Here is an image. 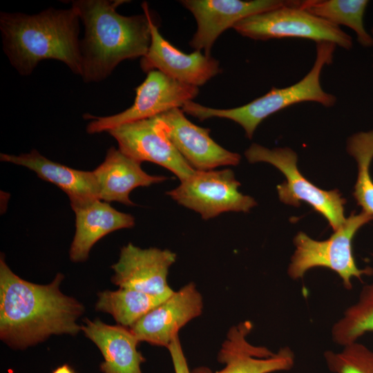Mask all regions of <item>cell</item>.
<instances>
[{
	"mask_svg": "<svg viewBox=\"0 0 373 373\" xmlns=\"http://www.w3.org/2000/svg\"><path fill=\"white\" fill-rule=\"evenodd\" d=\"M0 160L25 166L59 187L67 194L73 211L99 200L93 171L77 170L51 161L36 149L19 155L1 153Z\"/></svg>",
	"mask_w": 373,
	"mask_h": 373,
	"instance_id": "17",
	"label": "cell"
},
{
	"mask_svg": "<svg viewBox=\"0 0 373 373\" xmlns=\"http://www.w3.org/2000/svg\"><path fill=\"white\" fill-rule=\"evenodd\" d=\"M79 19L73 7L50 8L35 15L1 12L3 50L21 75H30L41 61L55 59L81 76Z\"/></svg>",
	"mask_w": 373,
	"mask_h": 373,
	"instance_id": "3",
	"label": "cell"
},
{
	"mask_svg": "<svg viewBox=\"0 0 373 373\" xmlns=\"http://www.w3.org/2000/svg\"><path fill=\"white\" fill-rule=\"evenodd\" d=\"M107 133L115 138L124 153L141 162L160 165L180 182L195 171L160 128L154 117L120 125Z\"/></svg>",
	"mask_w": 373,
	"mask_h": 373,
	"instance_id": "12",
	"label": "cell"
},
{
	"mask_svg": "<svg viewBox=\"0 0 373 373\" xmlns=\"http://www.w3.org/2000/svg\"><path fill=\"white\" fill-rule=\"evenodd\" d=\"M171 295H152L127 288L106 290L97 294L95 309L111 314L118 325L130 328Z\"/></svg>",
	"mask_w": 373,
	"mask_h": 373,
	"instance_id": "21",
	"label": "cell"
},
{
	"mask_svg": "<svg viewBox=\"0 0 373 373\" xmlns=\"http://www.w3.org/2000/svg\"><path fill=\"white\" fill-rule=\"evenodd\" d=\"M74 8L83 22L80 41L83 80L98 82L107 78L122 61L144 57L151 44L147 3L144 13L124 16L117 8L124 0H76Z\"/></svg>",
	"mask_w": 373,
	"mask_h": 373,
	"instance_id": "2",
	"label": "cell"
},
{
	"mask_svg": "<svg viewBox=\"0 0 373 373\" xmlns=\"http://www.w3.org/2000/svg\"><path fill=\"white\" fill-rule=\"evenodd\" d=\"M175 373H191L189 368L179 336L173 338L168 347Z\"/></svg>",
	"mask_w": 373,
	"mask_h": 373,
	"instance_id": "26",
	"label": "cell"
},
{
	"mask_svg": "<svg viewBox=\"0 0 373 373\" xmlns=\"http://www.w3.org/2000/svg\"><path fill=\"white\" fill-rule=\"evenodd\" d=\"M245 155L250 163L267 162L284 174L286 181L277 186L282 202L298 207L301 201L305 202L327 220L334 231L345 222V199L338 190H322L306 179L299 171L297 155L291 149H269L258 144H252Z\"/></svg>",
	"mask_w": 373,
	"mask_h": 373,
	"instance_id": "7",
	"label": "cell"
},
{
	"mask_svg": "<svg viewBox=\"0 0 373 373\" xmlns=\"http://www.w3.org/2000/svg\"><path fill=\"white\" fill-rule=\"evenodd\" d=\"M372 34H373V28H372Z\"/></svg>",
	"mask_w": 373,
	"mask_h": 373,
	"instance_id": "28",
	"label": "cell"
},
{
	"mask_svg": "<svg viewBox=\"0 0 373 373\" xmlns=\"http://www.w3.org/2000/svg\"><path fill=\"white\" fill-rule=\"evenodd\" d=\"M162 132L195 171H210L222 166H236L240 155L217 144L209 128L189 121L184 111L176 108L154 117Z\"/></svg>",
	"mask_w": 373,
	"mask_h": 373,
	"instance_id": "10",
	"label": "cell"
},
{
	"mask_svg": "<svg viewBox=\"0 0 373 373\" xmlns=\"http://www.w3.org/2000/svg\"><path fill=\"white\" fill-rule=\"evenodd\" d=\"M74 212L75 232L69 257L75 262L86 260L93 246L107 234L135 225L132 215L120 212L101 200L77 209Z\"/></svg>",
	"mask_w": 373,
	"mask_h": 373,
	"instance_id": "20",
	"label": "cell"
},
{
	"mask_svg": "<svg viewBox=\"0 0 373 373\" xmlns=\"http://www.w3.org/2000/svg\"><path fill=\"white\" fill-rule=\"evenodd\" d=\"M135 92L133 105L121 113L105 117L84 114L85 118L92 119L86 127L87 133L108 132L120 125L151 118L182 107L198 95L199 89L154 70L147 73L146 79L136 88Z\"/></svg>",
	"mask_w": 373,
	"mask_h": 373,
	"instance_id": "8",
	"label": "cell"
},
{
	"mask_svg": "<svg viewBox=\"0 0 373 373\" xmlns=\"http://www.w3.org/2000/svg\"><path fill=\"white\" fill-rule=\"evenodd\" d=\"M149 19L151 39L147 52L140 60L144 72L159 70L173 79L196 87L220 73L217 59L199 50L189 54L182 52L161 35L150 11Z\"/></svg>",
	"mask_w": 373,
	"mask_h": 373,
	"instance_id": "15",
	"label": "cell"
},
{
	"mask_svg": "<svg viewBox=\"0 0 373 373\" xmlns=\"http://www.w3.org/2000/svg\"><path fill=\"white\" fill-rule=\"evenodd\" d=\"M52 373H75V372L68 365H63L55 369Z\"/></svg>",
	"mask_w": 373,
	"mask_h": 373,
	"instance_id": "27",
	"label": "cell"
},
{
	"mask_svg": "<svg viewBox=\"0 0 373 373\" xmlns=\"http://www.w3.org/2000/svg\"><path fill=\"white\" fill-rule=\"evenodd\" d=\"M251 329V323L246 321L229 329L218 356L224 367L213 373H273L294 367L295 356L289 347L273 352L266 347L250 343L247 337Z\"/></svg>",
	"mask_w": 373,
	"mask_h": 373,
	"instance_id": "16",
	"label": "cell"
},
{
	"mask_svg": "<svg viewBox=\"0 0 373 373\" xmlns=\"http://www.w3.org/2000/svg\"><path fill=\"white\" fill-rule=\"evenodd\" d=\"M82 331L102 352L103 373H142L141 364L145 358L137 349L140 341L129 328L86 318Z\"/></svg>",
	"mask_w": 373,
	"mask_h": 373,
	"instance_id": "19",
	"label": "cell"
},
{
	"mask_svg": "<svg viewBox=\"0 0 373 373\" xmlns=\"http://www.w3.org/2000/svg\"><path fill=\"white\" fill-rule=\"evenodd\" d=\"M373 220V215L363 211L352 213L345 222L325 240H316L300 231L294 239L296 250L287 273L294 280L301 278L309 269L323 267L335 271L347 289L352 288V278L362 279L373 274V269H359L352 251V240L357 231Z\"/></svg>",
	"mask_w": 373,
	"mask_h": 373,
	"instance_id": "5",
	"label": "cell"
},
{
	"mask_svg": "<svg viewBox=\"0 0 373 373\" xmlns=\"http://www.w3.org/2000/svg\"><path fill=\"white\" fill-rule=\"evenodd\" d=\"M336 44L328 41L316 43V57L309 72L298 82L282 88L272 87L265 95L242 106L222 109L202 106L193 101L182 107L184 113L202 121L211 117L231 119L240 125L246 136L251 139L258 126L269 115L291 105L314 102L325 107L333 106L336 97L321 87L323 68L332 64Z\"/></svg>",
	"mask_w": 373,
	"mask_h": 373,
	"instance_id": "4",
	"label": "cell"
},
{
	"mask_svg": "<svg viewBox=\"0 0 373 373\" xmlns=\"http://www.w3.org/2000/svg\"><path fill=\"white\" fill-rule=\"evenodd\" d=\"M367 0H305L300 7L314 15L338 26L343 25L354 30L357 41L363 47L373 46V37L367 33L363 16Z\"/></svg>",
	"mask_w": 373,
	"mask_h": 373,
	"instance_id": "22",
	"label": "cell"
},
{
	"mask_svg": "<svg viewBox=\"0 0 373 373\" xmlns=\"http://www.w3.org/2000/svg\"><path fill=\"white\" fill-rule=\"evenodd\" d=\"M347 151L358 166L353 195L363 211L373 215V180L370 173L373 159V130L351 136L347 140Z\"/></svg>",
	"mask_w": 373,
	"mask_h": 373,
	"instance_id": "24",
	"label": "cell"
},
{
	"mask_svg": "<svg viewBox=\"0 0 373 373\" xmlns=\"http://www.w3.org/2000/svg\"><path fill=\"white\" fill-rule=\"evenodd\" d=\"M203 300L193 283L174 291L129 329L140 342L168 348L179 330L202 314Z\"/></svg>",
	"mask_w": 373,
	"mask_h": 373,
	"instance_id": "14",
	"label": "cell"
},
{
	"mask_svg": "<svg viewBox=\"0 0 373 373\" xmlns=\"http://www.w3.org/2000/svg\"><path fill=\"white\" fill-rule=\"evenodd\" d=\"M142 162L124 153L119 149L110 147L104 162L93 171L99 187V200L135 205L129 195L140 186H149L167 179L162 175L146 173Z\"/></svg>",
	"mask_w": 373,
	"mask_h": 373,
	"instance_id": "18",
	"label": "cell"
},
{
	"mask_svg": "<svg viewBox=\"0 0 373 373\" xmlns=\"http://www.w3.org/2000/svg\"><path fill=\"white\" fill-rule=\"evenodd\" d=\"M373 332V283L365 285L358 300L349 307L332 328V339L345 346Z\"/></svg>",
	"mask_w": 373,
	"mask_h": 373,
	"instance_id": "23",
	"label": "cell"
},
{
	"mask_svg": "<svg viewBox=\"0 0 373 373\" xmlns=\"http://www.w3.org/2000/svg\"><path fill=\"white\" fill-rule=\"evenodd\" d=\"M175 260L176 254L169 249H142L129 242L122 247L117 262L111 266V281L119 288L171 295L174 291L167 283V276Z\"/></svg>",
	"mask_w": 373,
	"mask_h": 373,
	"instance_id": "13",
	"label": "cell"
},
{
	"mask_svg": "<svg viewBox=\"0 0 373 373\" xmlns=\"http://www.w3.org/2000/svg\"><path fill=\"white\" fill-rule=\"evenodd\" d=\"M301 1L245 18L233 27L243 37L255 40L303 38L316 43L328 41L345 49L352 47L351 37L339 26L300 7Z\"/></svg>",
	"mask_w": 373,
	"mask_h": 373,
	"instance_id": "6",
	"label": "cell"
},
{
	"mask_svg": "<svg viewBox=\"0 0 373 373\" xmlns=\"http://www.w3.org/2000/svg\"><path fill=\"white\" fill-rule=\"evenodd\" d=\"M291 0H182L194 16L197 29L189 42L195 50L210 55L217 38L242 19L289 4Z\"/></svg>",
	"mask_w": 373,
	"mask_h": 373,
	"instance_id": "11",
	"label": "cell"
},
{
	"mask_svg": "<svg viewBox=\"0 0 373 373\" xmlns=\"http://www.w3.org/2000/svg\"><path fill=\"white\" fill-rule=\"evenodd\" d=\"M240 186L230 169L195 171L166 193L178 204L209 220L224 212L247 213L257 204L252 197L238 191Z\"/></svg>",
	"mask_w": 373,
	"mask_h": 373,
	"instance_id": "9",
	"label": "cell"
},
{
	"mask_svg": "<svg viewBox=\"0 0 373 373\" xmlns=\"http://www.w3.org/2000/svg\"><path fill=\"white\" fill-rule=\"evenodd\" d=\"M57 274L48 285L28 282L15 274L0 258V338L10 347L24 349L51 335H76L83 305L64 294Z\"/></svg>",
	"mask_w": 373,
	"mask_h": 373,
	"instance_id": "1",
	"label": "cell"
},
{
	"mask_svg": "<svg viewBox=\"0 0 373 373\" xmlns=\"http://www.w3.org/2000/svg\"><path fill=\"white\" fill-rule=\"evenodd\" d=\"M324 358L333 373H373V350L356 341L338 352H325Z\"/></svg>",
	"mask_w": 373,
	"mask_h": 373,
	"instance_id": "25",
	"label": "cell"
}]
</instances>
